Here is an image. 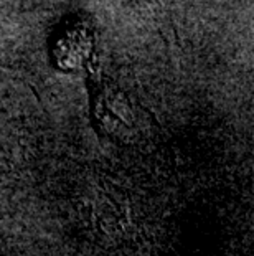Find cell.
I'll use <instances>...</instances> for the list:
<instances>
[{"mask_svg":"<svg viewBox=\"0 0 254 256\" xmlns=\"http://www.w3.org/2000/svg\"><path fill=\"white\" fill-rule=\"evenodd\" d=\"M91 112L98 130L114 140H129L137 129V111L132 100L116 83L101 80L93 88Z\"/></svg>","mask_w":254,"mask_h":256,"instance_id":"1","label":"cell"},{"mask_svg":"<svg viewBox=\"0 0 254 256\" xmlns=\"http://www.w3.org/2000/svg\"><path fill=\"white\" fill-rule=\"evenodd\" d=\"M96 48V36L84 20H69L53 35L50 55L53 63L63 72H79L88 66Z\"/></svg>","mask_w":254,"mask_h":256,"instance_id":"2","label":"cell"}]
</instances>
